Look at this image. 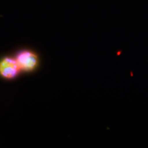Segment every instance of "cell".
<instances>
[{
    "label": "cell",
    "mask_w": 148,
    "mask_h": 148,
    "mask_svg": "<svg viewBox=\"0 0 148 148\" xmlns=\"http://www.w3.org/2000/svg\"><path fill=\"white\" fill-rule=\"evenodd\" d=\"M21 69L15 59L5 58L0 62V74L7 79H12Z\"/></svg>",
    "instance_id": "cell-2"
},
{
    "label": "cell",
    "mask_w": 148,
    "mask_h": 148,
    "mask_svg": "<svg viewBox=\"0 0 148 148\" xmlns=\"http://www.w3.org/2000/svg\"><path fill=\"white\" fill-rule=\"evenodd\" d=\"M16 60L21 70L31 71L36 68L38 63L37 55L30 51H23L19 53Z\"/></svg>",
    "instance_id": "cell-1"
}]
</instances>
